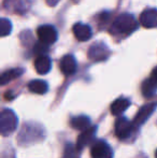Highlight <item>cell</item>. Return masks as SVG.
Masks as SVG:
<instances>
[{
	"mask_svg": "<svg viewBox=\"0 0 157 158\" xmlns=\"http://www.w3.org/2000/svg\"><path fill=\"white\" fill-rule=\"evenodd\" d=\"M138 28V23L136 19L130 14H122L115 19L111 27L112 33L118 35H125L130 33Z\"/></svg>",
	"mask_w": 157,
	"mask_h": 158,
	"instance_id": "1",
	"label": "cell"
},
{
	"mask_svg": "<svg viewBox=\"0 0 157 158\" xmlns=\"http://www.w3.org/2000/svg\"><path fill=\"white\" fill-rule=\"evenodd\" d=\"M17 127V116L12 110L6 109L0 112V135L8 137Z\"/></svg>",
	"mask_w": 157,
	"mask_h": 158,
	"instance_id": "2",
	"label": "cell"
},
{
	"mask_svg": "<svg viewBox=\"0 0 157 158\" xmlns=\"http://www.w3.org/2000/svg\"><path fill=\"white\" fill-rule=\"evenodd\" d=\"M37 35H38L40 42L43 44H46V45L54 44L57 41V38H58L56 28L52 25L40 26L38 30H37Z\"/></svg>",
	"mask_w": 157,
	"mask_h": 158,
	"instance_id": "3",
	"label": "cell"
},
{
	"mask_svg": "<svg viewBox=\"0 0 157 158\" xmlns=\"http://www.w3.org/2000/svg\"><path fill=\"white\" fill-rule=\"evenodd\" d=\"M90 156L92 158H113V151L107 142L99 140L93 144Z\"/></svg>",
	"mask_w": 157,
	"mask_h": 158,
	"instance_id": "4",
	"label": "cell"
},
{
	"mask_svg": "<svg viewBox=\"0 0 157 158\" xmlns=\"http://www.w3.org/2000/svg\"><path fill=\"white\" fill-rule=\"evenodd\" d=\"M132 123H130L126 117H119L115 122V135L118 139H126L130 135L132 131Z\"/></svg>",
	"mask_w": 157,
	"mask_h": 158,
	"instance_id": "5",
	"label": "cell"
},
{
	"mask_svg": "<svg viewBox=\"0 0 157 158\" xmlns=\"http://www.w3.org/2000/svg\"><path fill=\"white\" fill-rule=\"evenodd\" d=\"M110 52L107 45L103 43H96L93 46H90L89 51H88V57L89 59L94 61H100L105 60L108 58Z\"/></svg>",
	"mask_w": 157,
	"mask_h": 158,
	"instance_id": "6",
	"label": "cell"
},
{
	"mask_svg": "<svg viewBox=\"0 0 157 158\" xmlns=\"http://www.w3.org/2000/svg\"><path fill=\"white\" fill-rule=\"evenodd\" d=\"M156 109V103L152 102V103H147L145 106H143L142 108L139 110V112L137 113L136 117H134V122H132V126L134 127H139L141 126L150 116L152 113L155 111Z\"/></svg>",
	"mask_w": 157,
	"mask_h": 158,
	"instance_id": "7",
	"label": "cell"
},
{
	"mask_svg": "<svg viewBox=\"0 0 157 158\" xmlns=\"http://www.w3.org/2000/svg\"><path fill=\"white\" fill-rule=\"evenodd\" d=\"M140 23L145 28L157 27V9H147L140 15Z\"/></svg>",
	"mask_w": 157,
	"mask_h": 158,
	"instance_id": "8",
	"label": "cell"
},
{
	"mask_svg": "<svg viewBox=\"0 0 157 158\" xmlns=\"http://www.w3.org/2000/svg\"><path fill=\"white\" fill-rule=\"evenodd\" d=\"M59 68H60V71L65 75H72L73 73H76L78 64H76V60L73 55L64 56L61 58L60 63H59Z\"/></svg>",
	"mask_w": 157,
	"mask_h": 158,
	"instance_id": "9",
	"label": "cell"
},
{
	"mask_svg": "<svg viewBox=\"0 0 157 158\" xmlns=\"http://www.w3.org/2000/svg\"><path fill=\"white\" fill-rule=\"evenodd\" d=\"M72 31H73L74 37L81 42L87 41L93 35V30H92V28H90V26L87 25V24H83V23L76 24V25L73 26V28H72Z\"/></svg>",
	"mask_w": 157,
	"mask_h": 158,
	"instance_id": "10",
	"label": "cell"
},
{
	"mask_svg": "<svg viewBox=\"0 0 157 158\" xmlns=\"http://www.w3.org/2000/svg\"><path fill=\"white\" fill-rule=\"evenodd\" d=\"M96 130H97L96 126H90L88 129L82 131V133L78 138V141H76V148L78 150H82L84 146L89 144L94 140L95 135H96Z\"/></svg>",
	"mask_w": 157,
	"mask_h": 158,
	"instance_id": "11",
	"label": "cell"
},
{
	"mask_svg": "<svg viewBox=\"0 0 157 158\" xmlns=\"http://www.w3.org/2000/svg\"><path fill=\"white\" fill-rule=\"evenodd\" d=\"M52 68V60L46 55L38 56L35 60V69L39 74H46Z\"/></svg>",
	"mask_w": 157,
	"mask_h": 158,
	"instance_id": "12",
	"label": "cell"
},
{
	"mask_svg": "<svg viewBox=\"0 0 157 158\" xmlns=\"http://www.w3.org/2000/svg\"><path fill=\"white\" fill-rule=\"evenodd\" d=\"M24 70L22 68H14V69H10V70L6 71L2 74H0V86L6 85V84L10 83L11 81L19 77L23 74Z\"/></svg>",
	"mask_w": 157,
	"mask_h": 158,
	"instance_id": "13",
	"label": "cell"
},
{
	"mask_svg": "<svg viewBox=\"0 0 157 158\" xmlns=\"http://www.w3.org/2000/svg\"><path fill=\"white\" fill-rule=\"evenodd\" d=\"M130 106V101L127 98H118L111 104V113L113 115H121Z\"/></svg>",
	"mask_w": 157,
	"mask_h": 158,
	"instance_id": "14",
	"label": "cell"
},
{
	"mask_svg": "<svg viewBox=\"0 0 157 158\" xmlns=\"http://www.w3.org/2000/svg\"><path fill=\"white\" fill-rule=\"evenodd\" d=\"M70 125L73 129L76 130L84 131L90 127V119L87 116L84 115H80V116H76L70 121Z\"/></svg>",
	"mask_w": 157,
	"mask_h": 158,
	"instance_id": "15",
	"label": "cell"
},
{
	"mask_svg": "<svg viewBox=\"0 0 157 158\" xmlns=\"http://www.w3.org/2000/svg\"><path fill=\"white\" fill-rule=\"evenodd\" d=\"M28 88L31 93L38 95H43L48 92V85L45 81H42V80H34V81L29 82L28 84Z\"/></svg>",
	"mask_w": 157,
	"mask_h": 158,
	"instance_id": "16",
	"label": "cell"
},
{
	"mask_svg": "<svg viewBox=\"0 0 157 158\" xmlns=\"http://www.w3.org/2000/svg\"><path fill=\"white\" fill-rule=\"evenodd\" d=\"M156 88H157V85L152 81L151 79H147L145 80L144 82L142 83V87H141V90H142V94L144 97L147 98H150L152 97L156 92Z\"/></svg>",
	"mask_w": 157,
	"mask_h": 158,
	"instance_id": "17",
	"label": "cell"
},
{
	"mask_svg": "<svg viewBox=\"0 0 157 158\" xmlns=\"http://www.w3.org/2000/svg\"><path fill=\"white\" fill-rule=\"evenodd\" d=\"M12 31V23L8 19H0V37H6Z\"/></svg>",
	"mask_w": 157,
	"mask_h": 158,
	"instance_id": "18",
	"label": "cell"
},
{
	"mask_svg": "<svg viewBox=\"0 0 157 158\" xmlns=\"http://www.w3.org/2000/svg\"><path fill=\"white\" fill-rule=\"evenodd\" d=\"M48 46L46 44H43L40 42L39 45H36V50H35V53L38 54V56H41V55H44V53L48 52Z\"/></svg>",
	"mask_w": 157,
	"mask_h": 158,
	"instance_id": "19",
	"label": "cell"
},
{
	"mask_svg": "<svg viewBox=\"0 0 157 158\" xmlns=\"http://www.w3.org/2000/svg\"><path fill=\"white\" fill-rule=\"evenodd\" d=\"M74 151V146L72 144H68L65 150V158H73Z\"/></svg>",
	"mask_w": 157,
	"mask_h": 158,
	"instance_id": "20",
	"label": "cell"
},
{
	"mask_svg": "<svg viewBox=\"0 0 157 158\" xmlns=\"http://www.w3.org/2000/svg\"><path fill=\"white\" fill-rule=\"evenodd\" d=\"M150 79L152 80V81L154 82V83L157 85V67L156 68H154V70L152 71V74H151V77Z\"/></svg>",
	"mask_w": 157,
	"mask_h": 158,
	"instance_id": "21",
	"label": "cell"
},
{
	"mask_svg": "<svg viewBox=\"0 0 157 158\" xmlns=\"http://www.w3.org/2000/svg\"><path fill=\"white\" fill-rule=\"evenodd\" d=\"M155 157L157 158V151H156V152H155Z\"/></svg>",
	"mask_w": 157,
	"mask_h": 158,
	"instance_id": "22",
	"label": "cell"
}]
</instances>
